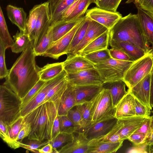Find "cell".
<instances>
[{
	"mask_svg": "<svg viewBox=\"0 0 153 153\" xmlns=\"http://www.w3.org/2000/svg\"><path fill=\"white\" fill-rule=\"evenodd\" d=\"M36 56L30 41L5 78L3 85L12 90L21 100L40 80V68L36 64Z\"/></svg>",
	"mask_w": 153,
	"mask_h": 153,
	"instance_id": "cell-1",
	"label": "cell"
},
{
	"mask_svg": "<svg viewBox=\"0 0 153 153\" xmlns=\"http://www.w3.org/2000/svg\"><path fill=\"white\" fill-rule=\"evenodd\" d=\"M134 4L136 6L153 15V0H137Z\"/></svg>",
	"mask_w": 153,
	"mask_h": 153,
	"instance_id": "cell-51",
	"label": "cell"
},
{
	"mask_svg": "<svg viewBox=\"0 0 153 153\" xmlns=\"http://www.w3.org/2000/svg\"><path fill=\"white\" fill-rule=\"evenodd\" d=\"M60 132L73 134L77 131L75 125L67 115L58 116Z\"/></svg>",
	"mask_w": 153,
	"mask_h": 153,
	"instance_id": "cell-44",
	"label": "cell"
},
{
	"mask_svg": "<svg viewBox=\"0 0 153 153\" xmlns=\"http://www.w3.org/2000/svg\"><path fill=\"white\" fill-rule=\"evenodd\" d=\"M151 112H152V113H153V111H151Z\"/></svg>",
	"mask_w": 153,
	"mask_h": 153,
	"instance_id": "cell-62",
	"label": "cell"
},
{
	"mask_svg": "<svg viewBox=\"0 0 153 153\" xmlns=\"http://www.w3.org/2000/svg\"><path fill=\"white\" fill-rule=\"evenodd\" d=\"M95 97L89 102L77 105L83 122V128L82 131L91 123V115Z\"/></svg>",
	"mask_w": 153,
	"mask_h": 153,
	"instance_id": "cell-36",
	"label": "cell"
},
{
	"mask_svg": "<svg viewBox=\"0 0 153 153\" xmlns=\"http://www.w3.org/2000/svg\"><path fill=\"white\" fill-rule=\"evenodd\" d=\"M135 97L128 91L116 106L115 117L120 119L135 116Z\"/></svg>",
	"mask_w": 153,
	"mask_h": 153,
	"instance_id": "cell-16",
	"label": "cell"
},
{
	"mask_svg": "<svg viewBox=\"0 0 153 153\" xmlns=\"http://www.w3.org/2000/svg\"><path fill=\"white\" fill-rule=\"evenodd\" d=\"M66 78L74 86L102 85L103 83L99 72L95 67L76 73L67 74Z\"/></svg>",
	"mask_w": 153,
	"mask_h": 153,
	"instance_id": "cell-12",
	"label": "cell"
},
{
	"mask_svg": "<svg viewBox=\"0 0 153 153\" xmlns=\"http://www.w3.org/2000/svg\"><path fill=\"white\" fill-rule=\"evenodd\" d=\"M60 0H48L50 17H51Z\"/></svg>",
	"mask_w": 153,
	"mask_h": 153,
	"instance_id": "cell-58",
	"label": "cell"
},
{
	"mask_svg": "<svg viewBox=\"0 0 153 153\" xmlns=\"http://www.w3.org/2000/svg\"><path fill=\"white\" fill-rule=\"evenodd\" d=\"M89 19L88 24L84 36L76 48L71 58L77 55L88 44L108 30L101 24Z\"/></svg>",
	"mask_w": 153,
	"mask_h": 153,
	"instance_id": "cell-14",
	"label": "cell"
},
{
	"mask_svg": "<svg viewBox=\"0 0 153 153\" xmlns=\"http://www.w3.org/2000/svg\"><path fill=\"white\" fill-rule=\"evenodd\" d=\"M95 0H80L72 13L66 19L62 21L74 20L81 18L84 16V14L90 5L92 3H95Z\"/></svg>",
	"mask_w": 153,
	"mask_h": 153,
	"instance_id": "cell-38",
	"label": "cell"
},
{
	"mask_svg": "<svg viewBox=\"0 0 153 153\" xmlns=\"http://www.w3.org/2000/svg\"><path fill=\"white\" fill-rule=\"evenodd\" d=\"M6 49L0 40V78H5L7 75L9 70L6 67L5 61V51Z\"/></svg>",
	"mask_w": 153,
	"mask_h": 153,
	"instance_id": "cell-48",
	"label": "cell"
},
{
	"mask_svg": "<svg viewBox=\"0 0 153 153\" xmlns=\"http://www.w3.org/2000/svg\"><path fill=\"white\" fill-rule=\"evenodd\" d=\"M108 31V41L127 42L142 49L146 53L152 52L137 14L131 13L122 17Z\"/></svg>",
	"mask_w": 153,
	"mask_h": 153,
	"instance_id": "cell-3",
	"label": "cell"
},
{
	"mask_svg": "<svg viewBox=\"0 0 153 153\" xmlns=\"http://www.w3.org/2000/svg\"><path fill=\"white\" fill-rule=\"evenodd\" d=\"M147 117L134 116L120 119L123 125L118 131L121 138L128 140L130 136L140 128Z\"/></svg>",
	"mask_w": 153,
	"mask_h": 153,
	"instance_id": "cell-20",
	"label": "cell"
},
{
	"mask_svg": "<svg viewBox=\"0 0 153 153\" xmlns=\"http://www.w3.org/2000/svg\"><path fill=\"white\" fill-rule=\"evenodd\" d=\"M109 91L103 88L94 98L91 124L107 115L115 113Z\"/></svg>",
	"mask_w": 153,
	"mask_h": 153,
	"instance_id": "cell-7",
	"label": "cell"
},
{
	"mask_svg": "<svg viewBox=\"0 0 153 153\" xmlns=\"http://www.w3.org/2000/svg\"><path fill=\"white\" fill-rule=\"evenodd\" d=\"M123 125V123L120 120H118L117 124L113 129L106 135L99 138L90 140L88 144L101 143H113L123 141L118 134V131Z\"/></svg>",
	"mask_w": 153,
	"mask_h": 153,
	"instance_id": "cell-34",
	"label": "cell"
},
{
	"mask_svg": "<svg viewBox=\"0 0 153 153\" xmlns=\"http://www.w3.org/2000/svg\"><path fill=\"white\" fill-rule=\"evenodd\" d=\"M108 39V30L88 44L77 55L85 56L93 52L107 49Z\"/></svg>",
	"mask_w": 153,
	"mask_h": 153,
	"instance_id": "cell-27",
	"label": "cell"
},
{
	"mask_svg": "<svg viewBox=\"0 0 153 153\" xmlns=\"http://www.w3.org/2000/svg\"><path fill=\"white\" fill-rule=\"evenodd\" d=\"M73 134V140L58 150V153H87L89 140L83 132H75Z\"/></svg>",
	"mask_w": 153,
	"mask_h": 153,
	"instance_id": "cell-17",
	"label": "cell"
},
{
	"mask_svg": "<svg viewBox=\"0 0 153 153\" xmlns=\"http://www.w3.org/2000/svg\"><path fill=\"white\" fill-rule=\"evenodd\" d=\"M85 18L76 32L68 49L66 59H71L77 46L83 38L85 33L89 21V19L85 16Z\"/></svg>",
	"mask_w": 153,
	"mask_h": 153,
	"instance_id": "cell-30",
	"label": "cell"
},
{
	"mask_svg": "<svg viewBox=\"0 0 153 153\" xmlns=\"http://www.w3.org/2000/svg\"><path fill=\"white\" fill-rule=\"evenodd\" d=\"M76 105L74 86L68 81L67 87L60 100L58 115H67L69 110Z\"/></svg>",
	"mask_w": 153,
	"mask_h": 153,
	"instance_id": "cell-23",
	"label": "cell"
},
{
	"mask_svg": "<svg viewBox=\"0 0 153 153\" xmlns=\"http://www.w3.org/2000/svg\"><path fill=\"white\" fill-rule=\"evenodd\" d=\"M146 136L145 134L135 132L130 136L128 140L137 146L143 144Z\"/></svg>",
	"mask_w": 153,
	"mask_h": 153,
	"instance_id": "cell-52",
	"label": "cell"
},
{
	"mask_svg": "<svg viewBox=\"0 0 153 153\" xmlns=\"http://www.w3.org/2000/svg\"><path fill=\"white\" fill-rule=\"evenodd\" d=\"M123 142L101 143L88 144L87 153H115L122 146Z\"/></svg>",
	"mask_w": 153,
	"mask_h": 153,
	"instance_id": "cell-33",
	"label": "cell"
},
{
	"mask_svg": "<svg viewBox=\"0 0 153 153\" xmlns=\"http://www.w3.org/2000/svg\"><path fill=\"white\" fill-rule=\"evenodd\" d=\"M31 131V127L30 124L28 123H25L20 131L17 137L16 141L21 142L24 138L28 136Z\"/></svg>",
	"mask_w": 153,
	"mask_h": 153,
	"instance_id": "cell-54",
	"label": "cell"
},
{
	"mask_svg": "<svg viewBox=\"0 0 153 153\" xmlns=\"http://www.w3.org/2000/svg\"><path fill=\"white\" fill-rule=\"evenodd\" d=\"M68 83V80L66 77L49 91L44 102L47 101H52L58 109L60 99L67 87Z\"/></svg>",
	"mask_w": 153,
	"mask_h": 153,
	"instance_id": "cell-32",
	"label": "cell"
},
{
	"mask_svg": "<svg viewBox=\"0 0 153 153\" xmlns=\"http://www.w3.org/2000/svg\"><path fill=\"white\" fill-rule=\"evenodd\" d=\"M76 105L89 102L102 90V85H86L74 86Z\"/></svg>",
	"mask_w": 153,
	"mask_h": 153,
	"instance_id": "cell-19",
	"label": "cell"
},
{
	"mask_svg": "<svg viewBox=\"0 0 153 153\" xmlns=\"http://www.w3.org/2000/svg\"><path fill=\"white\" fill-rule=\"evenodd\" d=\"M138 21L144 35L149 44L151 45L153 53V15L136 6Z\"/></svg>",
	"mask_w": 153,
	"mask_h": 153,
	"instance_id": "cell-18",
	"label": "cell"
},
{
	"mask_svg": "<svg viewBox=\"0 0 153 153\" xmlns=\"http://www.w3.org/2000/svg\"><path fill=\"white\" fill-rule=\"evenodd\" d=\"M13 37V43L10 48L12 52L15 53L22 52L31 41L27 29L25 31H18Z\"/></svg>",
	"mask_w": 153,
	"mask_h": 153,
	"instance_id": "cell-31",
	"label": "cell"
},
{
	"mask_svg": "<svg viewBox=\"0 0 153 153\" xmlns=\"http://www.w3.org/2000/svg\"><path fill=\"white\" fill-rule=\"evenodd\" d=\"M25 123L23 117L21 116L12 124L7 126L8 140L7 144L11 148L16 149L20 147L19 142L16 139Z\"/></svg>",
	"mask_w": 153,
	"mask_h": 153,
	"instance_id": "cell-26",
	"label": "cell"
},
{
	"mask_svg": "<svg viewBox=\"0 0 153 153\" xmlns=\"http://www.w3.org/2000/svg\"><path fill=\"white\" fill-rule=\"evenodd\" d=\"M84 56L94 65L100 64L111 58L108 48L93 52Z\"/></svg>",
	"mask_w": 153,
	"mask_h": 153,
	"instance_id": "cell-41",
	"label": "cell"
},
{
	"mask_svg": "<svg viewBox=\"0 0 153 153\" xmlns=\"http://www.w3.org/2000/svg\"><path fill=\"white\" fill-rule=\"evenodd\" d=\"M40 4L35 5L30 10L27 18L26 29L30 38L35 27L39 13Z\"/></svg>",
	"mask_w": 153,
	"mask_h": 153,
	"instance_id": "cell-42",
	"label": "cell"
},
{
	"mask_svg": "<svg viewBox=\"0 0 153 153\" xmlns=\"http://www.w3.org/2000/svg\"><path fill=\"white\" fill-rule=\"evenodd\" d=\"M50 141L49 140L41 141L35 139H29L28 141L24 143L19 142V145L20 147L33 152L39 153L38 148L50 143Z\"/></svg>",
	"mask_w": 153,
	"mask_h": 153,
	"instance_id": "cell-45",
	"label": "cell"
},
{
	"mask_svg": "<svg viewBox=\"0 0 153 153\" xmlns=\"http://www.w3.org/2000/svg\"><path fill=\"white\" fill-rule=\"evenodd\" d=\"M21 100L12 90L0 86V121L9 125L21 116Z\"/></svg>",
	"mask_w": 153,
	"mask_h": 153,
	"instance_id": "cell-4",
	"label": "cell"
},
{
	"mask_svg": "<svg viewBox=\"0 0 153 153\" xmlns=\"http://www.w3.org/2000/svg\"><path fill=\"white\" fill-rule=\"evenodd\" d=\"M67 73L64 70L53 79L46 82L35 96L21 110V116L24 117L38 106L43 103L49 91L65 79Z\"/></svg>",
	"mask_w": 153,
	"mask_h": 153,
	"instance_id": "cell-9",
	"label": "cell"
},
{
	"mask_svg": "<svg viewBox=\"0 0 153 153\" xmlns=\"http://www.w3.org/2000/svg\"><path fill=\"white\" fill-rule=\"evenodd\" d=\"M126 85L123 79L103 83V88L108 90L110 92L113 106L117 104L128 93L126 90Z\"/></svg>",
	"mask_w": 153,
	"mask_h": 153,
	"instance_id": "cell-21",
	"label": "cell"
},
{
	"mask_svg": "<svg viewBox=\"0 0 153 153\" xmlns=\"http://www.w3.org/2000/svg\"><path fill=\"white\" fill-rule=\"evenodd\" d=\"M52 28L53 26H50L46 33L33 48L34 52L36 56H42L53 42Z\"/></svg>",
	"mask_w": 153,
	"mask_h": 153,
	"instance_id": "cell-35",
	"label": "cell"
},
{
	"mask_svg": "<svg viewBox=\"0 0 153 153\" xmlns=\"http://www.w3.org/2000/svg\"><path fill=\"white\" fill-rule=\"evenodd\" d=\"M63 70V62L48 64L40 68L39 71L40 79L47 82L56 77Z\"/></svg>",
	"mask_w": 153,
	"mask_h": 153,
	"instance_id": "cell-29",
	"label": "cell"
},
{
	"mask_svg": "<svg viewBox=\"0 0 153 153\" xmlns=\"http://www.w3.org/2000/svg\"><path fill=\"white\" fill-rule=\"evenodd\" d=\"M111 58L119 60L134 61L126 53L122 50L115 48L109 49Z\"/></svg>",
	"mask_w": 153,
	"mask_h": 153,
	"instance_id": "cell-50",
	"label": "cell"
},
{
	"mask_svg": "<svg viewBox=\"0 0 153 153\" xmlns=\"http://www.w3.org/2000/svg\"><path fill=\"white\" fill-rule=\"evenodd\" d=\"M143 144L149 145L153 144V120L150 131L146 135Z\"/></svg>",
	"mask_w": 153,
	"mask_h": 153,
	"instance_id": "cell-57",
	"label": "cell"
},
{
	"mask_svg": "<svg viewBox=\"0 0 153 153\" xmlns=\"http://www.w3.org/2000/svg\"><path fill=\"white\" fill-rule=\"evenodd\" d=\"M86 16L106 27L111 28L122 16L119 12H112L94 7L87 10Z\"/></svg>",
	"mask_w": 153,
	"mask_h": 153,
	"instance_id": "cell-13",
	"label": "cell"
},
{
	"mask_svg": "<svg viewBox=\"0 0 153 153\" xmlns=\"http://www.w3.org/2000/svg\"><path fill=\"white\" fill-rule=\"evenodd\" d=\"M85 16L76 20L58 22L53 26V41L55 42L69 32Z\"/></svg>",
	"mask_w": 153,
	"mask_h": 153,
	"instance_id": "cell-28",
	"label": "cell"
},
{
	"mask_svg": "<svg viewBox=\"0 0 153 153\" xmlns=\"http://www.w3.org/2000/svg\"><path fill=\"white\" fill-rule=\"evenodd\" d=\"M75 0H60L50 17L51 25H53L60 19L64 11Z\"/></svg>",
	"mask_w": 153,
	"mask_h": 153,
	"instance_id": "cell-40",
	"label": "cell"
},
{
	"mask_svg": "<svg viewBox=\"0 0 153 153\" xmlns=\"http://www.w3.org/2000/svg\"><path fill=\"white\" fill-rule=\"evenodd\" d=\"M58 109L52 101L45 102L23 117L25 123H29L31 131L28 139L51 140L54 121Z\"/></svg>",
	"mask_w": 153,
	"mask_h": 153,
	"instance_id": "cell-2",
	"label": "cell"
},
{
	"mask_svg": "<svg viewBox=\"0 0 153 153\" xmlns=\"http://www.w3.org/2000/svg\"><path fill=\"white\" fill-rule=\"evenodd\" d=\"M7 126L2 121H0V135L3 140L7 144L8 142V138Z\"/></svg>",
	"mask_w": 153,
	"mask_h": 153,
	"instance_id": "cell-55",
	"label": "cell"
},
{
	"mask_svg": "<svg viewBox=\"0 0 153 153\" xmlns=\"http://www.w3.org/2000/svg\"><path fill=\"white\" fill-rule=\"evenodd\" d=\"M80 21L69 32L57 41L53 42L43 56L57 59L61 56L66 54L68 48L76 30L83 22L85 18Z\"/></svg>",
	"mask_w": 153,
	"mask_h": 153,
	"instance_id": "cell-10",
	"label": "cell"
},
{
	"mask_svg": "<svg viewBox=\"0 0 153 153\" xmlns=\"http://www.w3.org/2000/svg\"><path fill=\"white\" fill-rule=\"evenodd\" d=\"M67 115L76 127L77 129L76 132H82L83 128V122L77 105L69 110Z\"/></svg>",
	"mask_w": 153,
	"mask_h": 153,
	"instance_id": "cell-43",
	"label": "cell"
},
{
	"mask_svg": "<svg viewBox=\"0 0 153 153\" xmlns=\"http://www.w3.org/2000/svg\"><path fill=\"white\" fill-rule=\"evenodd\" d=\"M49 3L47 1L40 4L39 13L35 28L30 39L34 48L47 32L51 25Z\"/></svg>",
	"mask_w": 153,
	"mask_h": 153,
	"instance_id": "cell-11",
	"label": "cell"
},
{
	"mask_svg": "<svg viewBox=\"0 0 153 153\" xmlns=\"http://www.w3.org/2000/svg\"><path fill=\"white\" fill-rule=\"evenodd\" d=\"M153 67V53L150 52L134 61L125 72L123 80L128 89H131L147 75Z\"/></svg>",
	"mask_w": 153,
	"mask_h": 153,
	"instance_id": "cell-5",
	"label": "cell"
},
{
	"mask_svg": "<svg viewBox=\"0 0 153 153\" xmlns=\"http://www.w3.org/2000/svg\"><path fill=\"white\" fill-rule=\"evenodd\" d=\"M153 120V116L146 117L141 127L135 132L144 133L146 135L150 131Z\"/></svg>",
	"mask_w": 153,
	"mask_h": 153,
	"instance_id": "cell-53",
	"label": "cell"
},
{
	"mask_svg": "<svg viewBox=\"0 0 153 153\" xmlns=\"http://www.w3.org/2000/svg\"><path fill=\"white\" fill-rule=\"evenodd\" d=\"M7 15L12 23L17 26L20 30L26 29L27 14L23 8L9 4L6 8Z\"/></svg>",
	"mask_w": 153,
	"mask_h": 153,
	"instance_id": "cell-24",
	"label": "cell"
},
{
	"mask_svg": "<svg viewBox=\"0 0 153 153\" xmlns=\"http://www.w3.org/2000/svg\"><path fill=\"white\" fill-rule=\"evenodd\" d=\"M38 150L39 153H52L53 151V146L50 143L44 146L41 149H38Z\"/></svg>",
	"mask_w": 153,
	"mask_h": 153,
	"instance_id": "cell-59",
	"label": "cell"
},
{
	"mask_svg": "<svg viewBox=\"0 0 153 153\" xmlns=\"http://www.w3.org/2000/svg\"><path fill=\"white\" fill-rule=\"evenodd\" d=\"M137 0H127L126 2V3L130 4L131 3H134Z\"/></svg>",
	"mask_w": 153,
	"mask_h": 153,
	"instance_id": "cell-61",
	"label": "cell"
},
{
	"mask_svg": "<svg viewBox=\"0 0 153 153\" xmlns=\"http://www.w3.org/2000/svg\"><path fill=\"white\" fill-rule=\"evenodd\" d=\"M135 116L148 117L150 116L151 110L135 98Z\"/></svg>",
	"mask_w": 153,
	"mask_h": 153,
	"instance_id": "cell-49",
	"label": "cell"
},
{
	"mask_svg": "<svg viewBox=\"0 0 153 153\" xmlns=\"http://www.w3.org/2000/svg\"><path fill=\"white\" fill-rule=\"evenodd\" d=\"M46 82L40 79L21 100L22 108L24 107L37 93Z\"/></svg>",
	"mask_w": 153,
	"mask_h": 153,
	"instance_id": "cell-47",
	"label": "cell"
},
{
	"mask_svg": "<svg viewBox=\"0 0 153 153\" xmlns=\"http://www.w3.org/2000/svg\"><path fill=\"white\" fill-rule=\"evenodd\" d=\"M113 114L104 117L85 128L82 132L88 140L101 137L110 132L117 124L118 119Z\"/></svg>",
	"mask_w": 153,
	"mask_h": 153,
	"instance_id": "cell-8",
	"label": "cell"
},
{
	"mask_svg": "<svg viewBox=\"0 0 153 153\" xmlns=\"http://www.w3.org/2000/svg\"><path fill=\"white\" fill-rule=\"evenodd\" d=\"M133 62L111 58L102 63L94 65L104 83L123 79L125 72Z\"/></svg>",
	"mask_w": 153,
	"mask_h": 153,
	"instance_id": "cell-6",
	"label": "cell"
},
{
	"mask_svg": "<svg viewBox=\"0 0 153 153\" xmlns=\"http://www.w3.org/2000/svg\"><path fill=\"white\" fill-rule=\"evenodd\" d=\"M151 78V72L128 91L135 98L152 110L150 104Z\"/></svg>",
	"mask_w": 153,
	"mask_h": 153,
	"instance_id": "cell-15",
	"label": "cell"
},
{
	"mask_svg": "<svg viewBox=\"0 0 153 153\" xmlns=\"http://www.w3.org/2000/svg\"><path fill=\"white\" fill-rule=\"evenodd\" d=\"M0 40L7 49L11 47L13 43L9 33L1 6L0 7Z\"/></svg>",
	"mask_w": 153,
	"mask_h": 153,
	"instance_id": "cell-37",
	"label": "cell"
},
{
	"mask_svg": "<svg viewBox=\"0 0 153 153\" xmlns=\"http://www.w3.org/2000/svg\"><path fill=\"white\" fill-rule=\"evenodd\" d=\"M122 0H95L97 7L112 12L117 10Z\"/></svg>",
	"mask_w": 153,
	"mask_h": 153,
	"instance_id": "cell-46",
	"label": "cell"
},
{
	"mask_svg": "<svg viewBox=\"0 0 153 153\" xmlns=\"http://www.w3.org/2000/svg\"><path fill=\"white\" fill-rule=\"evenodd\" d=\"M60 132L59 122L58 115L53 124L52 131V139L56 137ZM51 139V140H52Z\"/></svg>",
	"mask_w": 153,
	"mask_h": 153,
	"instance_id": "cell-56",
	"label": "cell"
},
{
	"mask_svg": "<svg viewBox=\"0 0 153 153\" xmlns=\"http://www.w3.org/2000/svg\"><path fill=\"white\" fill-rule=\"evenodd\" d=\"M108 45L111 48H117L122 50L134 61L141 58L148 53L142 49L127 42L108 41Z\"/></svg>",
	"mask_w": 153,
	"mask_h": 153,
	"instance_id": "cell-25",
	"label": "cell"
},
{
	"mask_svg": "<svg viewBox=\"0 0 153 153\" xmlns=\"http://www.w3.org/2000/svg\"><path fill=\"white\" fill-rule=\"evenodd\" d=\"M64 69L67 74L76 73L93 68L94 65L84 56L76 55L63 62Z\"/></svg>",
	"mask_w": 153,
	"mask_h": 153,
	"instance_id": "cell-22",
	"label": "cell"
},
{
	"mask_svg": "<svg viewBox=\"0 0 153 153\" xmlns=\"http://www.w3.org/2000/svg\"><path fill=\"white\" fill-rule=\"evenodd\" d=\"M150 104L152 109L153 107V67L151 72V78L150 82Z\"/></svg>",
	"mask_w": 153,
	"mask_h": 153,
	"instance_id": "cell-60",
	"label": "cell"
},
{
	"mask_svg": "<svg viewBox=\"0 0 153 153\" xmlns=\"http://www.w3.org/2000/svg\"><path fill=\"white\" fill-rule=\"evenodd\" d=\"M74 138L73 134L61 132L52 139L50 143L53 148V153H58V150L72 142Z\"/></svg>",
	"mask_w": 153,
	"mask_h": 153,
	"instance_id": "cell-39",
	"label": "cell"
}]
</instances>
